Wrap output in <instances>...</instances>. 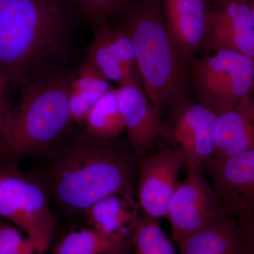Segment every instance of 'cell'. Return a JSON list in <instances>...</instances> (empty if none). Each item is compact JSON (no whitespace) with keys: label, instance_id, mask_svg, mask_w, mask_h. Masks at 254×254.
Listing matches in <instances>:
<instances>
[{"label":"cell","instance_id":"27","mask_svg":"<svg viewBox=\"0 0 254 254\" xmlns=\"http://www.w3.org/2000/svg\"><path fill=\"white\" fill-rule=\"evenodd\" d=\"M219 2L220 3V4H227V3L230 2V1H232V0H218Z\"/></svg>","mask_w":254,"mask_h":254},{"label":"cell","instance_id":"21","mask_svg":"<svg viewBox=\"0 0 254 254\" xmlns=\"http://www.w3.org/2000/svg\"><path fill=\"white\" fill-rule=\"evenodd\" d=\"M135 254H177L173 241L162 230L158 219L139 217L133 235Z\"/></svg>","mask_w":254,"mask_h":254},{"label":"cell","instance_id":"4","mask_svg":"<svg viewBox=\"0 0 254 254\" xmlns=\"http://www.w3.org/2000/svg\"><path fill=\"white\" fill-rule=\"evenodd\" d=\"M75 68L47 81L25 83L11 110L0 151L14 157L41 153L55 144L71 120L68 93Z\"/></svg>","mask_w":254,"mask_h":254},{"label":"cell","instance_id":"8","mask_svg":"<svg viewBox=\"0 0 254 254\" xmlns=\"http://www.w3.org/2000/svg\"><path fill=\"white\" fill-rule=\"evenodd\" d=\"M208 173L220 213L244 225L254 219V148L225 158H211Z\"/></svg>","mask_w":254,"mask_h":254},{"label":"cell","instance_id":"3","mask_svg":"<svg viewBox=\"0 0 254 254\" xmlns=\"http://www.w3.org/2000/svg\"><path fill=\"white\" fill-rule=\"evenodd\" d=\"M110 22L131 38L143 88L162 118L164 110L187 98L190 60L169 29L159 0H136Z\"/></svg>","mask_w":254,"mask_h":254},{"label":"cell","instance_id":"15","mask_svg":"<svg viewBox=\"0 0 254 254\" xmlns=\"http://www.w3.org/2000/svg\"><path fill=\"white\" fill-rule=\"evenodd\" d=\"M177 247L179 254H243L240 225L220 214Z\"/></svg>","mask_w":254,"mask_h":254},{"label":"cell","instance_id":"9","mask_svg":"<svg viewBox=\"0 0 254 254\" xmlns=\"http://www.w3.org/2000/svg\"><path fill=\"white\" fill-rule=\"evenodd\" d=\"M220 214L215 192L203 175V169L187 171L167 209L172 240L178 247Z\"/></svg>","mask_w":254,"mask_h":254},{"label":"cell","instance_id":"29","mask_svg":"<svg viewBox=\"0 0 254 254\" xmlns=\"http://www.w3.org/2000/svg\"><path fill=\"white\" fill-rule=\"evenodd\" d=\"M127 254V252H118V253H113V254Z\"/></svg>","mask_w":254,"mask_h":254},{"label":"cell","instance_id":"16","mask_svg":"<svg viewBox=\"0 0 254 254\" xmlns=\"http://www.w3.org/2000/svg\"><path fill=\"white\" fill-rule=\"evenodd\" d=\"M138 208L134 197L114 193L98 200L86 213L93 228L110 234L133 235L139 218Z\"/></svg>","mask_w":254,"mask_h":254},{"label":"cell","instance_id":"5","mask_svg":"<svg viewBox=\"0 0 254 254\" xmlns=\"http://www.w3.org/2000/svg\"><path fill=\"white\" fill-rule=\"evenodd\" d=\"M190 78L197 101L219 116L250 94L254 59L228 50L194 56L190 61Z\"/></svg>","mask_w":254,"mask_h":254},{"label":"cell","instance_id":"25","mask_svg":"<svg viewBox=\"0 0 254 254\" xmlns=\"http://www.w3.org/2000/svg\"><path fill=\"white\" fill-rule=\"evenodd\" d=\"M11 110L6 98V89L0 81V140L4 134L5 127Z\"/></svg>","mask_w":254,"mask_h":254},{"label":"cell","instance_id":"26","mask_svg":"<svg viewBox=\"0 0 254 254\" xmlns=\"http://www.w3.org/2000/svg\"><path fill=\"white\" fill-rule=\"evenodd\" d=\"M249 4H250L251 11H252V16L254 21V0H248Z\"/></svg>","mask_w":254,"mask_h":254},{"label":"cell","instance_id":"28","mask_svg":"<svg viewBox=\"0 0 254 254\" xmlns=\"http://www.w3.org/2000/svg\"><path fill=\"white\" fill-rule=\"evenodd\" d=\"M251 93H252V95L254 96V81L253 83V86H252V90H251Z\"/></svg>","mask_w":254,"mask_h":254},{"label":"cell","instance_id":"22","mask_svg":"<svg viewBox=\"0 0 254 254\" xmlns=\"http://www.w3.org/2000/svg\"><path fill=\"white\" fill-rule=\"evenodd\" d=\"M83 21L93 28L108 24L136 0H72Z\"/></svg>","mask_w":254,"mask_h":254},{"label":"cell","instance_id":"11","mask_svg":"<svg viewBox=\"0 0 254 254\" xmlns=\"http://www.w3.org/2000/svg\"><path fill=\"white\" fill-rule=\"evenodd\" d=\"M228 50L254 59V21L248 0H232L212 10L203 47Z\"/></svg>","mask_w":254,"mask_h":254},{"label":"cell","instance_id":"14","mask_svg":"<svg viewBox=\"0 0 254 254\" xmlns=\"http://www.w3.org/2000/svg\"><path fill=\"white\" fill-rule=\"evenodd\" d=\"M253 148L254 96L250 93L233 109L217 117L212 158H228Z\"/></svg>","mask_w":254,"mask_h":254},{"label":"cell","instance_id":"12","mask_svg":"<svg viewBox=\"0 0 254 254\" xmlns=\"http://www.w3.org/2000/svg\"><path fill=\"white\" fill-rule=\"evenodd\" d=\"M118 100L128 143L141 158L153 149L161 137L162 118L145 92L138 87H118Z\"/></svg>","mask_w":254,"mask_h":254},{"label":"cell","instance_id":"23","mask_svg":"<svg viewBox=\"0 0 254 254\" xmlns=\"http://www.w3.org/2000/svg\"><path fill=\"white\" fill-rule=\"evenodd\" d=\"M0 254H39L36 247L23 238L18 229L0 225Z\"/></svg>","mask_w":254,"mask_h":254},{"label":"cell","instance_id":"18","mask_svg":"<svg viewBox=\"0 0 254 254\" xmlns=\"http://www.w3.org/2000/svg\"><path fill=\"white\" fill-rule=\"evenodd\" d=\"M133 235L110 234L97 229L73 230L57 245L54 254H110L127 252Z\"/></svg>","mask_w":254,"mask_h":254},{"label":"cell","instance_id":"17","mask_svg":"<svg viewBox=\"0 0 254 254\" xmlns=\"http://www.w3.org/2000/svg\"><path fill=\"white\" fill-rule=\"evenodd\" d=\"M113 88L110 81L85 58L75 68L74 76L70 83L68 106L71 120L84 123L92 108Z\"/></svg>","mask_w":254,"mask_h":254},{"label":"cell","instance_id":"10","mask_svg":"<svg viewBox=\"0 0 254 254\" xmlns=\"http://www.w3.org/2000/svg\"><path fill=\"white\" fill-rule=\"evenodd\" d=\"M185 158L181 150L168 147L139 159L136 197L140 209L151 218H166L167 209L177 190Z\"/></svg>","mask_w":254,"mask_h":254},{"label":"cell","instance_id":"20","mask_svg":"<svg viewBox=\"0 0 254 254\" xmlns=\"http://www.w3.org/2000/svg\"><path fill=\"white\" fill-rule=\"evenodd\" d=\"M84 124L86 134L99 139L118 138L125 131L119 108L118 88L113 87L98 100L88 113Z\"/></svg>","mask_w":254,"mask_h":254},{"label":"cell","instance_id":"19","mask_svg":"<svg viewBox=\"0 0 254 254\" xmlns=\"http://www.w3.org/2000/svg\"><path fill=\"white\" fill-rule=\"evenodd\" d=\"M85 58L108 81L118 83L119 87L134 86L144 91L141 80L122 64L99 28H93V41Z\"/></svg>","mask_w":254,"mask_h":254},{"label":"cell","instance_id":"13","mask_svg":"<svg viewBox=\"0 0 254 254\" xmlns=\"http://www.w3.org/2000/svg\"><path fill=\"white\" fill-rule=\"evenodd\" d=\"M169 29L190 60L203 47L209 16L208 0H159Z\"/></svg>","mask_w":254,"mask_h":254},{"label":"cell","instance_id":"2","mask_svg":"<svg viewBox=\"0 0 254 254\" xmlns=\"http://www.w3.org/2000/svg\"><path fill=\"white\" fill-rule=\"evenodd\" d=\"M139 157L118 138L99 139L85 133L65 147L53 163L50 187L69 212H86L114 193L136 197Z\"/></svg>","mask_w":254,"mask_h":254},{"label":"cell","instance_id":"7","mask_svg":"<svg viewBox=\"0 0 254 254\" xmlns=\"http://www.w3.org/2000/svg\"><path fill=\"white\" fill-rule=\"evenodd\" d=\"M161 138L181 150L186 171L203 169L215 153L217 115L199 102L188 98L169 108Z\"/></svg>","mask_w":254,"mask_h":254},{"label":"cell","instance_id":"6","mask_svg":"<svg viewBox=\"0 0 254 254\" xmlns=\"http://www.w3.org/2000/svg\"><path fill=\"white\" fill-rule=\"evenodd\" d=\"M0 216L24 232L38 254L49 247L54 218L39 182L11 167H0Z\"/></svg>","mask_w":254,"mask_h":254},{"label":"cell","instance_id":"24","mask_svg":"<svg viewBox=\"0 0 254 254\" xmlns=\"http://www.w3.org/2000/svg\"><path fill=\"white\" fill-rule=\"evenodd\" d=\"M240 227L243 254H254V219Z\"/></svg>","mask_w":254,"mask_h":254},{"label":"cell","instance_id":"1","mask_svg":"<svg viewBox=\"0 0 254 254\" xmlns=\"http://www.w3.org/2000/svg\"><path fill=\"white\" fill-rule=\"evenodd\" d=\"M81 21L72 0H0V81L6 93L72 69Z\"/></svg>","mask_w":254,"mask_h":254}]
</instances>
